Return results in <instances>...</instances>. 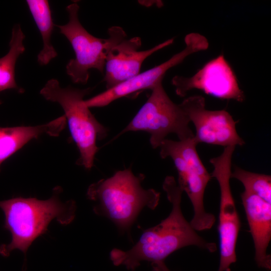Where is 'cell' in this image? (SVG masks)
I'll list each match as a JSON object with an SVG mask.
<instances>
[{"mask_svg": "<svg viewBox=\"0 0 271 271\" xmlns=\"http://www.w3.org/2000/svg\"><path fill=\"white\" fill-rule=\"evenodd\" d=\"M172 210L165 219L153 227L145 230L139 240L130 249L111 250L110 257L115 265H124L134 270L143 261L151 263L164 261L174 251L184 247L194 245L213 252L216 243L201 237L184 217L181 203L182 190L174 177L167 176L163 184Z\"/></svg>", "mask_w": 271, "mask_h": 271, "instance_id": "6da1fadb", "label": "cell"}, {"mask_svg": "<svg viewBox=\"0 0 271 271\" xmlns=\"http://www.w3.org/2000/svg\"><path fill=\"white\" fill-rule=\"evenodd\" d=\"M62 188L53 189L52 196L42 200L21 197L0 201V208L5 215L4 228L12 235L11 241L0 246V254L8 257L19 249L26 256L30 245L38 237L46 233L50 222L56 220L60 224L71 223L76 215L75 201L62 202L60 198Z\"/></svg>", "mask_w": 271, "mask_h": 271, "instance_id": "7a4b0ae2", "label": "cell"}, {"mask_svg": "<svg viewBox=\"0 0 271 271\" xmlns=\"http://www.w3.org/2000/svg\"><path fill=\"white\" fill-rule=\"evenodd\" d=\"M145 177L127 169L91 184L87 196L94 202V212L111 221L120 232L128 231L144 208L154 209L159 203V192L142 187Z\"/></svg>", "mask_w": 271, "mask_h": 271, "instance_id": "3957f363", "label": "cell"}, {"mask_svg": "<svg viewBox=\"0 0 271 271\" xmlns=\"http://www.w3.org/2000/svg\"><path fill=\"white\" fill-rule=\"evenodd\" d=\"M92 89L62 88L58 80L50 79L40 91L47 100L59 104L65 112L71 136L80 153L78 164L90 169L98 148L97 140L107 135V129L99 122L84 102Z\"/></svg>", "mask_w": 271, "mask_h": 271, "instance_id": "277c9868", "label": "cell"}, {"mask_svg": "<svg viewBox=\"0 0 271 271\" xmlns=\"http://www.w3.org/2000/svg\"><path fill=\"white\" fill-rule=\"evenodd\" d=\"M198 144L194 137L178 141L165 139L161 144L162 158L172 159L178 173V184L190 200L194 211L190 222L196 231L210 229L215 222L213 214L205 209L204 196L211 178L196 150Z\"/></svg>", "mask_w": 271, "mask_h": 271, "instance_id": "5b68a950", "label": "cell"}, {"mask_svg": "<svg viewBox=\"0 0 271 271\" xmlns=\"http://www.w3.org/2000/svg\"><path fill=\"white\" fill-rule=\"evenodd\" d=\"M79 9L77 3L68 5L66 7L68 22L56 26L69 41L75 53V58L70 59L66 65L67 74L73 83L85 84L89 77L90 69L103 73L109 51L125 39L126 34L122 28L113 26L108 30V38L93 36L81 24L78 18Z\"/></svg>", "mask_w": 271, "mask_h": 271, "instance_id": "8992f818", "label": "cell"}, {"mask_svg": "<svg viewBox=\"0 0 271 271\" xmlns=\"http://www.w3.org/2000/svg\"><path fill=\"white\" fill-rule=\"evenodd\" d=\"M190 122L180 104L175 103L169 97L162 81L152 89L147 101L119 134L128 131L147 132L152 147L157 149L170 133H175L179 140L194 137Z\"/></svg>", "mask_w": 271, "mask_h": 271, "instance_id": "52a82bcc", "label": "cell"}, {"mask_svg": "<svg viewBox=\"0 0 271 271\" xmlns=\"http://www.w3.org/2000/svg\"><path fill=\"white\" fill-rule=\"evenodd\" d=\"M235 147H225L219 156L210 160L214 167L211 176L217 180L220 191L218 226L220 262L218 271H231V264L237 260L236 247L241 222L230 185L231 159Z\"/></svg>", "mask_w": 271, "mask_h": 271, "instance_id": "ba28073f", "label": "cell"}, {"mask_svg": "<svg viewBox=\"0 0 271 271\" xmlns=\"http://www.w3.org/2000/svg\"><path fill=\"white\" fill-rule=\"evenodd\" d=\"M185 48L167 61L104 91L84 100L89 108L105 106L113 101L141 90L152 89L162 81L166 72L172 67L182 63L188 56L205 51L209 47L207 38L198 33L187 34L184 39Z\"/></svg>", "mask_w": 271, "mask_h": 271, "instance_id": "9c48e42d", "label": "cell"}, {"mask_svg": "<svg viewBox=\"0 0 271 271\" xmlns=\"http://www.w3.org/2000/svg\"><path fill=\"white\" fill-rule=\"evenodd\" d=\"M180 106L195 128L197 143L236 147L245 144L237 133L235 121L225 110H210L205 107V98L194 95L185 99Z\"/></svg>", "mask_w": 271, "mask_h": 271, "instance_id": "30bf717a", "label": "cell"}, {"mask_svg": "<svg viewBox=\"0 0 271 271\" xmlns=\"http://www.w3.org/2000/svg\"><path fill=\"white\" fill-rule=\"evenodd\" d=\"M172 83L176 94L181 97L197 89L220 99H232L239 102L245 99L236 76L222 54L208 61L192 77L174 76Z\"/></svg>", "mask_w": 271, "mask_h": 271, "instance_id": "8fae6325", "label": "cell"}, {"mask_svg": "<svg viewBox=\"0 0 271 271\" xmlns=\"http://www.w3.org/2000/svg\"><path fill=\"white\" fill-rule=\"evenodd\" d=\"M174 38L168 39L154 47L138 51L142 45L140 37L122 40L109 51L105 60L103 81L106 89L111 88L140 73L142 65L150 56L173 44Z\"/></svg>", "mask_w": 271, "mask_h": 271, "instance_id": "7c38bea8", "label": "cell"}, {"mask_svg": "<svg viewBox=\"0 0 271 271\" xmlns=\"http://www.w3.org/2000/svg\"><path fill=\"white\" fill-rule=\"evenodd\" d=\"M255 249L257 265L270 270L271 257L267 249L271 239V204L244 191L240 194Z\"/></svg>", "mask_w": 271, "mask_h": 271, "instance_id": "4fadbf2b", "label": "cell"}, {"mask_svg": "<svg viewBox=\"0 0 271 271\" xmlns=\"http://www.w3.org/2000/svg\"><path fill=\"white\" fill-rule=\"evenodd\" d=\"M62 115L49 123L35 126L0 127V168L3 162L34 139L43 134L58 136L64 128Z\"/></svg>", "mask_w": 271, "mask_h": 271, "instance_id": "5bb4252c", "label": "cell"}, {"mask_svg": "<svg viewBox=\"0 0 271 271\" xmlns=\"http://www.w3.org/2000/svg\"><path fill=\"white\" fill-rule=\"evenodd\" d=\"M26 3L42 36L43 47L37 56L38 62L42 66L47 65L57 56L51 43V36L54 25L48 1L27 0Z\"/></svg>", "mask_w": 271, "mask_h": 271, "instance_id": "9a60e30c", "label": "cell"}, {"mask_svg": "<svg viewBox=\"0 0 271 271\" xmlns=\"http://www.w3.org/2000/svg\"><path fill=\"white\" fill-rule=\"evenodd\" d=\"M25 36L19 25L12 30L8 53L0 58V92L19 87L15 80V66L19 56L25 51L24 40Z\"/></svg>", "mask_w": 271, "mask_h": 271, "instance_id": "2e32d148", "label": "cell"}, {"mask_svg": "<svg viewBox=\"0 0 271 271\" xmlns=\"http://www.w3.org/2000/svg\"><path fill=\"white\" fill-rule=\"evenodd\" d=\"M231 178L239 181L244 191L254 194L271 204L270 175L253 173L235 166Z\"/></svg>", "mask_w": 271, "mask_h": 271, "instance_id": "e0dca14e", "label": "cell"}, {"mask_svg": "<svg viewBox=\"0 0 271 271\" xmlns=\"http://www.w3.org/2000/svg\"><path fill=\"white\" fill-rule=\"evenodd\" d=\"M153 271H171L165 264L164 261L152 263Z\"/></svg>", "mask_w": 271, "mask_h": 271, "instance_id": "ac0fdd59", "label": "cell"}]
</instances>
